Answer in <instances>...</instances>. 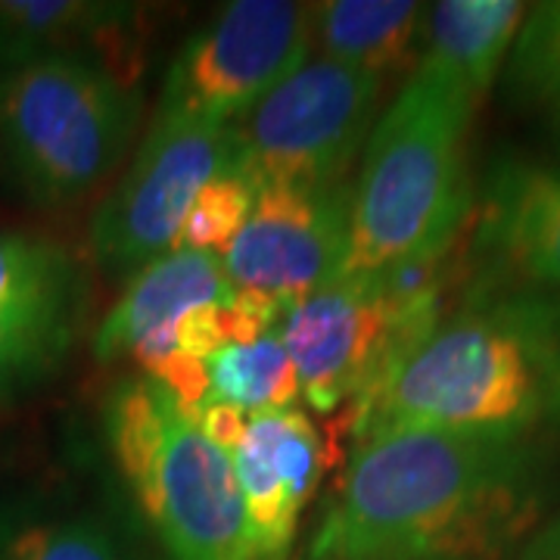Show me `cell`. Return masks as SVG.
Here are the masks:
<instances>
[{"instance_id":"1","label":"cell","mask_w":560,"mask_h":560,"mask_svg":"<svg viewBox=\"0 0 560 560\" xmlns=\"http://www.w3.org/2000/svg\"><path fill=\"white\" fill-rule=\"evenodd\" d=\"M548 445L386 430L352 445L302 560H504L545 523Z\"/></svg>"},{"instance_id":"16","label":"cell","mask_w":560,"mask_h":560,"mask_svg":"<svg viewBox=\"0 0 560 560\" xmlns=\"http://www.w3.org/2000/svg\"><path fill=\"white\" fill-rule=\"evenodd\" d=\"M88 300L0 302V408L50 377L72 352Z\"/></svg>"},{"instance_id":"9","label":"cell","mask_w":560,"mask_h":560,"mask_svg":"<svg viewBox=\"0 0 560 560\" xmlns=\"http://www.w3.org/2000/svg\"><path fill=\"white\" fill-rule=\"evenodd\" d=\"M349 180L318 190L259 187L253 215L221 256L234 293L287 315L296 302L342 275L352 224Z\"/></svg>"},{"instance_id":"18","label":"cell","mask_w":560,"mask_h":560,"mask_svg":"<svg viewBox=\"0 0 560 560\" xmlns=\"http://www.w3.org/2000/svg\"><path fill=\"white\" fill-rule=\"evenodd\" d=\"M504 88L523 106H560V0L526 10L504 62Z\"/></svg>"},{"instance_id":"15","label":"cell","mask_w":560,"mask_h":560,"mask_svg":"<svg viewBox=\"0 0 560 560\" xmlns=\"http://www.w3.org/2000/svg\"><path fill=\"white\" fill-rule=\"evenodd\" d=\"M526 3L517 0H442L427 7L420 60L452 79L480 106L521 32Z\"/></svg>"},{"instance_id":"22","label":"cell","mask_w":560,"mask_h":560,"mask_svg":"<svg viewBox=\"0 0 560 560\" xmlns=\"http://www.w3.org/2000/svg\"><path fill=\"white\" fill-rule=\"evenodd\" d=\"M517 560H560V511L526 539Z\"/></svg>"},{"instance_id":"8","label":"cell","mask_w":560,"mask_h":560,"mask_svg":"<svg viewBox=\"0 0 560 560\" xmlns=\"http://www.w3.org/2000/svg\"><path fill=\"white\" fill-rule=\"evenodd\" d=\"M312 57V3L234 0L172 57L156 113L234 125Z\"/></svg>"},{"instance_id":"2","label":"cell","mask_w":560,"mask_h":560,"mask_svg":"<svg viewBox=\"0 0 560 560\" xmlns=\"http://www.w3.org/2000/svg\"><path fill=\"white\" fill-rule=\"evenodd\" d=\"M408 427L541 445L560 436V302L504 290L445 315L349 418L352 445Z\"/></svg>"},{"instance_id":"19","label":"cell","mask_w":560,"mask_h":560,"mask_svg":"<svg viewBox=\"0 0 560 560\" xmlns=\"http://www.w3.org/2000/svg\"><path fill=\"white\" fill-rule=\"evenodd\" d=\"M256 197H259L256 180L243 172L234 156H228V162L215 172V178L202 187L190 206L180 228L178 249L212 253L221 259L241 237V231L253 215Z\"/></svg>"},{"instance_id":"17","label":"cell","mask_w":560,"mask_h":560,"mask_svg":"<svg viewBox=\"0 0 560 560\" xmlns=\"http://www.w3.org/2000/svg\"><path fill=\"white\" fill-rule=\"evenodd\" d=\"M206 374H209L206 405H228L243 411L246 418L261 411L293 408L302 396L296 364L278 334H265L249 346L221 349L206 361Z\"/></svg>"},{"instance_id":"5","label":"cell","mask_w":560,"mask_h":560,"mask_svg":"<svg viewBox=\"0 0 560 560\" xmlns=\"http://www.w3.org/2000/svg\"><path fill=\"white\" fill-rule=\"evenodd\" d=\"M103 433L147 523L172 560H256L231 455L147 374L103 401Z\"/></svg>"},{"instance_id":"11","label":"cell","mask_w":560,"mask_h":560,"mask_svg":"<svg viewBox=\"0 0 560 560\" xmlns=\"http://www.w3.org/2000/svg\"><path fill=\"white\" fill-rule=\"evenodd\" d=\"M147 10L119 0H0V72L66 57L140 84Z\"/></svg>"},{"instance_id":"23","label":"cell","mask_w":560,"mask_h":560,"mask_svg":"<svg viewBox=\"0 0 560 560\" xmlns=\"http://www.w3.org/2000/svg\"><path fill=\"white\" fill-rule=\"evenodd\" d=\"M558 138H560V106H558Z\"/></svg>"},{"instance_id":"6","label":"cell","mask_w":560,"mask_h":560,"mask_svg":"<svg viewBox=\"0 0 560 560\" xmlns=\"http://www.w3.org/2000/svg\"><path fill=\"white\" fill-rule=\"evenodd\" d=\"M381 97V79L308 57L231 125V156L256 187L342 184L377 125Z\"/></svg>"},{"instance_id":"13","label":"cell","mask_w":560,"mask_h":560,"mask_svg":"<svg viewBox=\"0 0 560 560\" xmlns=\"http://www.w3.org/2000/svg\"><path fill=\"white\" fill-rule=\"evenodd\" d=\"M234 296L237 293L219 256L197 249L165 253L128 278L116 305L97 324L91 352L103 364L131 355L147 337L175 324L180 315L200 305L231 302Z\"/></svg>"},{"instance_id":"21","label":"cell","mask_w":560,"mask_h":560,"mask_svg":"<svg viewBox=\"0 0 560 560\" xmlns=\"http://www.w3.org/2000/svg\"><path fill=\"white\" fill-rule=\"evenodd\" d=\"M194 418L200 423L202 433L215 442L221 452H228V455L241 445L243 433H246V420H249L243 411L228 408V405H206Z\"/></svg>"},{"instance_id":"7","label":"cell","mask_w":560,"mask_h":560,"mask_svg":"<svg viewBox=\"0 0 560 560\" xmlns=\"http://www.w3.org/2000/svg\"><path fill=\"white\" fill-rule=\"evenodd\" d=\"M231 156V125L156 113L119 180L97 202L88 243L106 275L175 253L202 187Z\"/></svg>"},{"instance_id":"10","label":"cell","mask_w":560,"mask_h":560,"mask_svg":"<svg viewBox=\"0 0 560 560\" xmlns=\"http://www.w3.org/2000/svg\"><path fill=\"white\" fill-rule=\"evenodd\" d=\"M280 342L300 374V393L318 415H334L371 393L389 340V305L374 275H340L296 302Z\"/></svg>"},{"instance_id":"14","label":"cell","mask_w":560,"mask_h":560,"mask_svg":"<svg viewBox=\"0 0 560 560\" xmlns=\"http://www.w3.org/2000/svg\"><path fill=\"white\" fill-rule=\"evenodd\" d=\"M427 7L411 0L312 3V50L318 60L386 79L415 72L423 50Z\"/></svg>"},{"instance_id":"20","label":"cell","mask_w":560,"mask_h":560,"mask_svg":"<svg viewBox=\"0 0 560 560\" xmlns=\"http://www.w3.org/2000/svg\"><path fill=\"white\" fill-rule=\"evenodd\" d=\"M0 560H125L116 539L97 521H40L10 533Z\"/></svg>"},{"instance_id":"3","label":"cell","mask_w":560,"mask_h":560,"mask_svg":"<svg viewBox=\"0 0 560 560\" xmlns=\"http://www.w3.org/2000/svg\"><path fill=\"white\" fill-rule=\"evenodd\" d=\"M477 113L458 84L418 62L361 153L342 275L458 249L474 212L467 131Z\"/></svg>"},{"instance_id":"4","label":"cell","mask_w":560,"mask_h":560,"mask_svg":"<svg viewBox=\"0 0 560 560\" xmlns=\"http://www.w3.org/2000/svg\"><path fill=\"white\" fill-rule=\"evenodd\" d=\"M143 88L84 60L0 72V178L40 209L88 200L119 172L138 135Z\"/></svg>"},{"instance_id":"12","label":"cell","mask_w":560,"mask_h":560,"mask_svg":"<svg viewBox=\"0 0 560 560\" xmlns=\"http://www.w3.org/2000/svg\"><path fill=\"white\" fill-rule=\"evenodd\" d=\"M480 241L521 278L560 293V165L495 162L482 190Z\"/></svg>"}]
</instances>
